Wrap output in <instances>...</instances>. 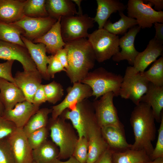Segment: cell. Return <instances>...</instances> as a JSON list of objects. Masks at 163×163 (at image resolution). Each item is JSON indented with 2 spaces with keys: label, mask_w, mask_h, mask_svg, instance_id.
I'll use <instances>...</instances> for the list:
<instances>
[{
  "label": "cell",
  "mask_w": 163,
  "mask_h": 163,
  "mask_svg": "<svg viewBox=\"0 0 163 163\" xmlns=\"http://www.w3.org/2000/svg\"><path fill=\"white\" fill-rule=\"evenodd\" d=\"M0 59L17 60L22 65L24 71L37 70L27 48L17 44L0 40Z\"/></svg>",
  "instance_id": "cell-14"
},
{
  "label": "cell",
  "mask_w": 163,
  "mask_h": 163,
  "mask_svg": "<svg viewBox=\"0 0 163 163\" xmlns=\"http://www.w3.org/2000/svg\"><path fill=\"white\" fill-rule=\"evenodd\" d=\"M24 32L18 26L0 21V40L26 47L21 38Z\"/></svg>",
  "instance_id": "cell-32"
},
{
  "label": "cell",
  "mask_w": 163,
  "mask_h": 163,
  "mask_svg": "<svg viewBox=\"0 0 163 163\" xmlns=\"http://www.w3.org/2000/svg\"><path fill=\"white\" fill-rule=\"evenodd\" d=\"M114 97L113 92H108L101 96L99 100H94L92 102L96 119L101 128L113 125L124 128L113 104Z\"/></svg>",
  "instance_id": "cell-8"
},
{
  "label": "cell",
  "mask_w": 163,
  "mask_h": 163,
  "mask_svg": "<svg viewBox=\"0 0 163 163\" xmlns=\"http://www.w3.org/2000/svg\"><path fill=\"white\" fill-rule=\"evenodd\" d=\"M147 163H163V157L156 158L152 161H150Z\"/></svg>",
  "instance_id": "cell-50"
},
{
  "label": "cell",
  "mask_w": 163,
  "mask_h": 163,
  "mask_svg": "<svg viewBox=\"0 0 163 163\" xmlns=\"http://www.w3.org/2000/svg\"><path fill=\"white\" fill-rule=\"evenodd\" d=\"M65 119L60 115L56 119L51 118L49 129L52 142L59 148L58 159L69 158L73 155L78 138Z\"/></svg>",
  "instance_id": "cell-4"
},
{
  "label": "cell",
  "mask_w": 163,
  "mask_h": 163,
  "mask_svg": "<svg viewBox=\"0 0 163 163\" xmlns=\"http://www.w3.org/2000/svg\"><path fill=\"white\" fill-rule=\"evenodd\" d=\"M59 153L58 147L52 141L46 140L32 150L33 161L35 163H56Z\"/></svg>",
  "instance_id": "cell-28"
},
{
  "label": "cell",
  "mask_w": 163,
  "mask_h": 163,
  "mask_svg": "<svg viewBox=\"0 0 163 163\" xmlns=\"http://www.w3.org/2000/svg\"><path fill=\"white\" fill-rule=\"evenodd\" d=\"M14 61L7 60L5 62L0 63V78L15 84L11 73L12 67Z\"/></svg>",
  "instance_id": "cell-42"
},
{
  "label": "cell",
  "mask_w": 163,
  "mask_h": 163,
  "mask_svg": "<svg viewBox=\"0 0 163 163\" xmlns=\"http://www.w3.org/2000/svg\"><path fill=\"white\" fill-rule=\"evenodd\" d=\"M88 152L87 138L84 137L78 138L72 155L81 163H87Z\"/></svg>",
  "instance_id": "cell-36"
},
{
  "label": "cell",
  "mask_w": 163,
  "mask_h": 163,
  "mask_svg": "<svg viewBox=\"0 0 163 163\" xmlns=\"http://www.w3.org/2000/svg\"><path fill=\"white\" fill-rule=\"evenodd\" d=\"M112 151L109 148L105 151L94 163H113Z\"/></svg>",
  "instance_id": "cell-45"
},
{
  "label": "cell",
  "mask_w": 163,
  "mask_h": 163,
  "mask_svg": "<svg viewBox=\"0 0 163 163\" xmlns=\"http://www.w3.org/2000/svg\"><path fill=\"white\" fill-rule=\"evenodd\" d=\"M88 40L94 52L96 60L102 62L109 59L120 52L119 38L103 29L89 34Z\"/></svg>",
  "instance_id": "cell-5"
},
{
  "label": "cell",
  "mask_w": 163,
  "mask_h": 163,
  "mask_svg": "<svg viewBox=\"0 0 163 163\" xmlns=\"http://www.w3.org/2000/svg\"><path fill=\"white\" fill-rule=\"evenodd\" d=\"M58 59L64 67L66 70L68 68L67 51L63 48L58 50L54 55Z\"/></svg>",
  "instance_id": "cell-44"
},
{
  "label": "cell",
  "mask_w": 163,
  "mask_h": 163,
  "mask_svg": "<svg viewBox=\"0 0 163 163\" xmlns=\"http://www.w3.org/2000/svg\"><path fill=\"white\" fill-rule=\"evenodd\" d=\"M65 43L69 66L66 74L72 83L80 82L94 66L96 59L93 49L86 38Z\"/></svg>",
  "instance_id": "cell-2"
},
{
  "label": "cell",
  "mask_w": 163,
  "mask_h": 163,
  "mask_svg": "<svg viewBox=\"0 0 163 163\" xmlns=\"http://www.w3.org/2000/svg\"><path fill=\"white\" fill-rule=\"evenodd\" d=\"M163 50L162 44L153 38L149 41L145 49L139 52L134 60L133 66H128L126 71L132 74L143 72L161 55Z\"/></svg>",
  "instance_id": "cell-16"
},
{
  "label": "cell",
  "mask_w": 163,
  "mask_h": 163,
  "mask_svg": "<svg viewBox=\"0 0 163 163\" xmlns=\"http://www.w3.org/2000/svg\"><path fill=\"white\" fill-rule=\"evenodd\" d=\"M149 84L141 72L133 74L125 72L119 96L122 98L130 100L136 105H137L141 97L147 92Z\"/></svg>",
  "instance_id": "cell-9"
},
{
  "label": "cell",
  "mask_w": 163,
  "mask_h": 163,
  "mask_svg": "<svg viewBox=\"0 0 163 163\" xmlns=\"http://www.w3.org/2000/svg\"><path fill=\"white\" fill-rule=\"evenodd\" d=\"M25 0H0V21L7 23L17 22L24 16Z\"/></svg>",
  "instance_id": "cell-24"
},
{
  "label": "cell",
  "mask_w": 163,
  "mask_h": 163,
  "mask_svg": "<svg viewBox=\"0 0 163 163\" xmlns=\"http://www.w3.org/2000/svg\"><path fill=\"white\" fill-rule=\"evenodd\" d=\"M46 98L43 85L41 84L36 91L33 98L32 103L40 105L46 101Z\"/></svg>",
  "instance_id": "cell-43"
},
{
  "label": "cell",
  "mask_w": 163,
  "mask_h": 163,
  "mask_svg": "<svg viewBox=\"0 0 163 163\" xmlns=\"http://www.w3.org/2000/svg\"><path fill=\"white\" fill-rule=\"evenodd\" d=\"M97 8L96 14L93 18L98 25V29H103L108 19L113 13L123 12L127 6L118 0H97Z\"/></svg>",
  "instance_id": "cell-25"
},
{
  "label": "cell",
  "mask_w": 163,
  "mask_h": 163,
  "mask_svg": "<svg viewBox=\"0 0 163 163\" xmlns=\"http://www.w3.org/2000/svg\"><path fill=\"white\" fill-rule=\"evenodd\" d=\"M57 20L49 16L32 18L24 15L19 21L11 24L23 29L24 32L22 35L33 41L46 33Z\"/></svg>",
  "instance_id": "cell-13"
},
{
  "label": "cell",
  "mask_w": 163,
  "mask_h": 163,
  "mask_svg": "<svg viewBox=\"0 0 163 163\" xmlns=\"http://www.w3.org/2000/svg\"><path fill=\"white\" fill-rule=\"evenodd\" d=\"M21 38L43 79L49 80L51 78L47 72V64L49 58L46 54L45 45L41 43H34L22 35Z\"/></svg>",
  "instance_id": "cell-20"
},
{
  "label": "cell",
  "mask_w": 163,
  "mask_h": 163,
  "mask_svg": "<svg viewBox=\"0 0 163 163\" xmlns=\"http://www.w3.org/2000/svg\"><path fill=\"white\" fill-rule=\"evenodd\" d=\"M72 1L76 4L78 7V15H82L83 14L82 8L81 6V3L82 0H72Z\"/></svg>",
  "instance_id": "cell-49"
},
{
  "label": "cell",
  "mask_w": 163,
  "mask_h": 163,
  "mask_svg": "<svg viewBox=\"0 0 163 163\" xmlns=\"http://www.w3.org/2000/svg\"><path fill=\"white\" fill-rule=\"evenodd\" d=\"M155 121L152 110L149 104L140 102L136 105L130 118L135 139L130 149L143 150L150 157L154 149L152 142L156 138Z\"/></svg>",
  "instance_id": "cell-1"
},
{
  "label": "cell",
  "mask_w": 163,
  "mask_h": 163,
  "mask_svg": "<svg viewBox=\"0 0 163 163\" xmlns=\"http://www.w3.org/2000/svg\"><path fill=\"white\" fill-rule=\"evenodd\" d=\"M141 29L138 25L135 26L119 38V46L121 50L112 57L113 61L118 62L126 60L131 66H133L134 60L139 52L135 48L134 41Z\"/></svg>",
  "instance_id": "cell-19"
},
{
  "label": "cell",
  "mask_w": 163,
  "mask_h": 163,
  "mask_svg": "<svg viewBox=\"0 0 163 163\" xmlns=\"http://www.w3.org/2000/svg\"><path fill=\"white\" fill-rule=\"evenodd\" d=\"M45 4L49 16L57 20L60 17L78 15L72 0H46Z\"/></svg>",
  "instance_id": "cell-27"
},
{
  "label": "cell",
  "mask_w": 163,
  "mask_h": 163,
  "mask_svg": "<svg viewBox=\"0 0 163 163\" xmlns=\"http://www.w3.org/2000/svg\"><path fill=\"white\" fill-rule=\"evenodd\" d=\"M49 58L47 72L50 78H54L57 73L62 71L66 72V69L54 55L49 56Z\"/></svg>",
  "instance_id": "cell-40"
},
{
  "label": "cell",
  "mask_w": 163,
  "mask_h": 163,
  "mask_svg": "<svg viewBox=\"0 0 163 163\" xmlns=\"http://www.w3.org/2000/svg\"><path fill=\"white\" fill-rule=\"evenodd\" d=\"M160 126L158 130V135L156 146L150 156L153 160L163 157V113H161Z\"/></svg>",
  "instance_id": "cell-39"
},
{
  "label": "cell",
  "mask_w": 163,
  "mask_h": 163,
  "mask_svg": "<svg viewBox=\"0 0 163 163\" xmlns=\"http://www.w3.org/2000/svg\"><path fill=\"white\" fill-rule=\"evenodd\" d=\"M123 79L121 75L100 67L89 72L80 82L90 87L92 91V96H95V100H96L110 92H113L115 97L119 96Z\"/></svg>",
  "instance_id": "cell-3"
},
{
  "label": "cell",
  "mask_w": 163,
  "mask_h": 163,
  "mask_svg": "<svg viewBox=\"0 0 163 163\" xmlns=\"http://www.w3.org/2000/svg\"><path fill=\"white\" fill-rule=\"evenodd\" d=\"M95 22L93 18L87 14L62 17L60 25L63 40L66 43L88 37V30L94 26Z\"/></svg>",
  "instance_id": "cell-6"
},
{
  "label": "cell",
  "mask_w": 163,
  "mask_h": 163,
  "mask_svg": "<svg viewBox=\"0 0 163 163\" xmlns=\"http://www.w3.org/2000/svg\"><path fill=\"white\" fill-rule=\"evenodd\" d=\"M102 136L109 148L113 151H122L131 149L126 138L124 128L110 125L101 128Z\"/></svg>",
  "instance_id": "cell-21"
},
{
  "label": "cell",
  "mask_w": 163,
  "mask_h": 163,
  "mask_svg": "<svg viewBox=\"0 0 163 163\" xmlns=\"http://www.w3.org/2000/svg\"><path fill=\"white\" fill-rule=\"evenodd\" d=\"M45 0H25L24 8V15L32 18L49 17Z\"/></svg>",
  "instance_id": "cell-34"
},
{
  "label": "cell",
  "mask_w": 163,
  "mask_h": 163,
  "mask_svg": "<svg viewBox=\"0 0 163 163\" xmlns=\"http://www.w3.org/2000/svg\"><path fill=\"white\" fill-rule=\"evenodd\" d=\"M17 128L13 123L5 119L0 115V139L7 138Z\"/></svg>",
  "instance_id": "cell-41"
},
{
  "label": "cell",
  "mask_w": 163,
  "mask_h": 163,
  "mask_svg": "<svg viewBox=\"0 0 163 163\" xmlns=\"http://www.w3.org/2000/svg\"><path fill=\"white\" fill-rule=\"evenodd\" d=\"M155 34L154 37L160 43L163 44V23H155L154 24Z\"/></svg>",
  "instance_id": "cell-46"
},
{
  "label": "cell",
  "mask_w": 163,
  "mask_h": 163,
  "mask_svg": "<svg viewBox=\"0 0 163 163\" xmlns=\"http://www.w3.org/2000/svg\"><path fill=\"white\" fill-rule=\"evenodd\" d=\"M69 158L67 161H64L59 159L56 163H81L73 155L71 156Z\"/></svg>",
  "instance_id": "cell-48"
},
{
  "label": "cell",
  "mask_w": 163,
  "mask_h": 163,
  "mask_svg": "<svg viewBox=\"0 0 163 163\" xmlns=\"http://www.w3.org/2000/svg\"><path fill=\"white\" fill-rule=\"evenodd\" d=\"M67 94L59 104L52 107V118L55 119L66 109H69L77 103L92 96V91L88 85L77 82L67 89Z\"/></svg>",
  "instance_id": "cell-12"
},
{
  "label": "cell",
  "mask_w": 163,
  "mask_h": 163,
  "mask_svg": "<svg viewBox=\"0 0 163 163\" xmlns=\"http://www.w3.org/2000/svg\"><path fill=\"white\" fill-rule=\"evenodd\" d=\"M52 111V108H41L31 117L23 128L27 137L33 132L46 127L48 122V115Z\"/></svg>",
  "instance_id": "cell-31"
},
{
  "label": "cell",
  "mask_w": 163,
  "mask_h": 163,
  "mask_svg": "<svg viewBox=\"0 0 163 163\" xmlns=\"http://www.w3.org/2000/svg\"><path fill=\"white\" fill-rule=\"evenodd\" d=\"M0 100L5 110H8L26 99L22 91L14 83L0 78Z\"/></svg>",
  "instance_id": "cell-22"
},
{
  "label": "cell",
  "mask_w": 163,
  "mask_h": 163,
  "mask_svg": "<svg viewBox=\"0 0 163 163\" xmlns=\"http://www.w3.org/2000/svg\"><path fill=\"white\" fill-rule=\"evenodd\" d=\"M0 163H15L7 138L0 139Z\"/></svg>",
  "instance_id": "cell-38"
},
{
  "label": "cell",
  "mask_w": 163,
  "mask_h": 163,
  "mask_svg": "<svg viewBox=\"0 0 163 163\" xmlns=\"http://www.w3.org/2000/svg\"><path fill=\"white\" fill-rule=\"evenodd\" d=\"M46 101L54 104L60 100L64 95L62 86L55 81L43 85Z\"/></svg>",
  "instance_id": "cell-35"
},
{
  "label": "cell",
  "mask_w": 163,
  "mask_h": 163,
  "mask_svg": "<svg viewBox=\"0 0 163 163\" xmlns=\"http://www.w3.org/2000/svg\"><path fill=\"white\" fill-rule=\"evenodd\" d=\"M94 111L92 103L85 99L78 102L71 108L65 110L60 115L65 120L71 121L77 131L78 138L83 137L87 138V120Z\"/></svg>",
  "instance_id": "cell-11"
},
{
  "label": "cell",
  "mask_w": 163,
  "mask_h": 163,
  "mask_svg": "<svg viewBox=\"0 0 163 163\" xmlns=\"http://www.w3.org/2000/svg\"><path fill=\"white\" fill-rule=\"evenodd\" d=\"M4 110V107L0 100V115L1 116Z\"/></svg>",
  "instance_id": "cell-51"
},
{
  "label": "cell",
  "mask_w": 163,
  "mask_h": 163,
  "mask_svg": "<svg viewBox=\"0 0 163 163\" xmlns=\"http://www.w3.org/2000/svg\"><path fill=\"white\" fill-rule=\"evenodd\" d=\"M147 1L152 3L154 6V10L158 11H161L163 9V0H147Z\"/></svg>",
  "instance_id": "cell-47"
},
{
  "label": "cell",
  "mask_w": 163,
  "mask_h": 163,
  "mask_svg": "<svg viewBox=\"0 0 163 163\" xmlns=\"http://www.w3.org/2000/svg\"><path fill=\"white\" fill-rule=\"evenodd\" d=\"M14 78L15 84L22 91L26 100L32 103L36 91L41 84L43 78L40 73L37 70L32 71H18Z\"/></svg>",
  "instance_id": "cell-18"
},
{
  "label": "cell",
  "mask_w": 163,
  "mask_h": 163,
  "mask_svg": "<svg viewBox=\"0 0 163 163\" xmlns=\"http://www.w3.org/2000/svg\"><path fill=\"white\" fill-rule=\"evenodd\" d=\"M15 163H32V149L23 128H17L7 138Z\"/></svg>",
  "instance_id": "cell-15"
},
{
  "label": "cell",
  "mask_w": 163,
  "mask_h": 163,
  "mask_svg": "<svg viewBox=\"0 0 163 163\" xmlns=\"http://www.w3.org/2000/svg\"><path fill=\"white\" fill-rule=\"evenodd\" d=\"M48 135V130L46 127L37 130L30 134L27 138L32 149L37 148L46 141Z\"/></svg>",
  "instance_id": "cell-37"
},
{
  "label": "cell",
  "mask_w": 163,
  "mask_h": 163,
  "mask_svg": "<svg viewBox=\"0 0 163 163\" xmlns=\"http://www.w3.org/2000/svg\"><path fill=\"white\" fill-rule=\"evenodd\" d=\"M86 133L88 142L87 163H94L100 156L109 147L101 134L94 112L88 118L86 123Z\"/></svg>",
  "instance_id": "cell-10"
},
{
  "label": "cell",
  "mask_w": 163,
  "mask_h": 163,
  "mask_svg": "<svg viewBox=\"0 0 163 163\" xmlns=\"http://www.w3.org/2000/svg\"><path fill=\"white\" fill-rule=\"evenodd\" d=\"M113 163H147L151 161L144 151L129 149L122 151H113Z\"/></svg>",
  "instance_id": "cell-29"
},
{
  "label": "cell",
  "mask_w": 163,
  "mask_h": 163,
  "mask_svg": "<svg viewBox=\"0 0 163 163\" xmlns=\"http://www.w3.org/2000/svg\"><path fill=\"white\" fill-rule=\"evenodd\" d=\"M40 105L26 100L17 104L11 109L5 110L2 116L15 125L23 128L31 117L40 109Z\"/></svg>",
  "instance_id": "cell-17"
},
{
  "label": "cell",
  "mask_w": 163,
  "mask_h": 163,
  "mask_svg": "<svg viewBox=\"0 0 163 163\" xmlns=\"http://www.w3.org/2000/svg\"><path fill=\"white\" fill-rule=\"evenodd\" d=\"M153 4L146 0H129L126 9L127 16L136 18L141 28H151L155 23H163V11H158Z\"/></svg>",
  "instance_id": "cell-7"
},
{
  "label": "cell",
  "mask_w": 163,
  "mask_h": 163,
  "mask_svg": "<svg viewBox=\"0 0 163 163\" xmlns=\"http://www.w3.org/2000/svg\"><path fill=\"white\" fill-rule=\"evenodd\" d=\"M150 83L160 87L163 86V57L156 60L147 70L141 72Z\"/></svg>",
  "instance_id": "cell-33"
},
{
  "label": "cell",
  "mask_w": 163,
  "mask_h": 163,
  "mask_svg": "<svg viewBox=\"0 0 163 163\" xmlns=\"http://www.w3.org/2000/svg\"><path fill=\"white\" fill-rule=\"evenodd\" d=\"M140 102L151 107L155 120L160 123L163 109V86H156L149 82L148 90L141 98Z\"/></svg>",
  "instance_id": "cell-26"
},
{
  "label": "cell",
  "mask_w": 163,
  "mask_h": 163,
  "mask_svg": "<svg viewBox=\"0 0 163 163\" xmlns=\"http://www.w3.org/2000/svg\"><path fill=\"white\" fill-rule=\"evenodd\" d=\"M61 18L60 17L57 20L46 33L32 41L35 43H41L44 44L47 53L51 55H54L58 50L63 48L66 45L61 33Z\"/></svg>",
  "instance_id": "cell-23"
},
{
  "label": "cell",
  "mask_w": 163,
  "mask_h": 163,
  "mask_svg": "<svg viewBox=\"0 0 163 163\" xmlns=\"http://www.w3.org/2000/svg\"><path fill=\"white\" fill-rule=\"evenodd\" d=\"M120 18L113 23L110 20H107L103 29L110 33L116 35H124L128 30L138 25L135 19L125 15L123 12H119Z\"/></svg>",
  "instance_id": "cell-30"
},
{
  "label": "cell",
  "mask_w": 163,
  "mask_h": 163,
  "mask_svg": "<svg viewBox=\"0 0 163 163\" xmlns=\"http://www.w3.org/2000/svg\"><path fill=\"white\" fill-rule=\"evenodd\" d=\"M32 163H35L33 161Z\"/></svg>",
  "instance_id": "cell-52"
}]
</instances>
